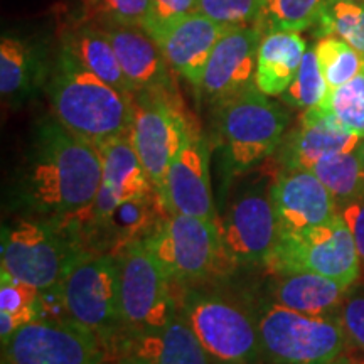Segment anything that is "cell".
Returning <instances> with one entry per match:
<instances>
[{
    "label": "cell",
    "instance_id": "1",
    "mask_svg": "<svg viewBox=\"0 0 364 364\" xmlns=\"http://www.w3.org/2000/svg\"><path fill=\"white\" fill-rule=\"evenodd\" d=\"M102 157L56 118L36 129L21 176V203L34 215L65 231L78 233L90 220L102 186Z\"/></svg>",
    "mask_w": 364,
    "mask_h": 364
},
{
    "label": "cell",
    "instance_id": "2",
    "mask_svg": "<svg viewBox=\"0 0 364 364\" xmlns=\"http://www.w3.org/2000/svg\"><path fill=\"white\" fill-rule=\"evenodd\" d=\"M54 118L95 147L130 134L134 97L85 68L61 46L48 81Z\"/></svg>",
    "mask_w": 364,
    "mask_h": 364
},
{
    "label": "cell",
    "instance_id": "3",
    "mask_svg": "<svg viewBox=\"0 0 364 364\" xmlns=\"http://www.w3.org/2000/svg\"><path fill=\"white\" fill-rule=\"evenodd\" d=\"M215 108L216 139L230 176L247 174L275 156L285 136L289 113L257 85Z\"/></svg>",
    "mask_w": 364,
    "mask_h": 364
},
{
    "label": "cell",
    "instance_id": "4",
    "mask_svg": "<svg viewBox=\"0 0 364 364\" xmlns=\"http://www.w3.org/2000/svg\"><path fill=\"white\" fill-rule=\"evenodd\" d=\"M66 317L105 343L124 336L120 268L113 253L81 248L59 287Z\"/></svg>",
    "mask_w": 364,
    "mask_h": 364
},
{
    "label": "cell",
    "instance_id": "5",
    "mask_svg": "<svg viewBox=\"0 0 364 364\" xmlns=\"http://www.w3.org/2000/svg\"><path fill=\"white\" fill-rule=\"evenodd\" d=\"M257 322L263 359L272 364H332L349 344L339 316H307L270 302Z\"/></svg>",
    "mask_w": 364,
    "mask_h": 364
},
{
    "label": "cell",
    "instance_id": "6",
    "mask_svg": "<svg viewBox=\"0 0 364 364\" xmlns=\"http://www.w3.org/2000/svg\"><path fill=\"white\" fill-rule=\"evenodd\" d=\"M73 233L44 220L21 218L2 228L0 270L2 275L36 287L41 292H58L73 258L80 252Z\"/></svg>",
    "mask_w": 364,
    "mask_h": 364
},
{
    "label": "cell",
    "instance_id": "7",
    "mask_svg": "<svg viewBox=\"0 0 364 364\" xmlns=\"http://www.w3.org/2000/svg\"><path fill=\"white\" fill-rule=\"evenodd\" d=\"M179 311L213 364H257L263 358L257 317L236 300L191 289Z\"/></svg>",
    "mask_w": 364,
    "mask_h": 364
},
{
    "label": "cell",
    "instance_id": "8",
    "mask_svg": "<svg viewBox=\"0 0 364 364\" xmlns=\"http://www.w3.org/2000/svg\"><path fill=\"white\" fill-rule=\"evenodd\" d=\"M172 284L194 285L223 272L221 235L218 221L169 215L157 231L144 240ZM228 265V263H226Z\"/></svg>",
    "mask_w": 364,
    "mask_h": 364
},
{
    "label": "cell",
    "instance_id": "9",
    "mask_svg": "<svg viewBox=\"0 0 364 364\" xmlns=\"http://www.w3.org/2000/svg\"><path fill=\"white\" fill-rule=\"evenodd\" d=\"M117 257L120 268L124 336L157 329L179 314V304L171 292L172 282L167 279L145 241H135Z\"/></svg>",
    "mask_w": 364,
    "mask_h": 364
},
{
    "label": "cell",
    "instance_id": "10",
    "mask_svg": "<svg viewBox=\"0 0 364 364\" xmlns=\"http://www.w3.org/2000/svg\"><path fill=\"white\" fill-rule=\"evenodd\" d=\"M268 268L272 273L306 270L351 287L361 272L356 243L341 213L302 235L280 236Z\"/></svg>",
    "mask_w": 364,
    "mask_h": 364
},
{
    "label": "cell",
    "instance_id": "11",
    "mask_svg": "<svg viewBox=\"0 0 364 364\" xmlns=\"http://www.w3.org/2000/svg\"><path fill=\"white\" fill-rule=\"evenodd\" d=\"M218 226L228 267H267L280 238L270 184H252L235 194Z\"/></svg>",
    "mask_w": 364,
    "mask_h": 364
},
{
    "label": "cell",
    "instance_id": "12",
    "mask_svg": "<svg viewBox=\"0 0 364 364\" xmlns=\"http://www.w3.org/2000/svg\"><path fill=\"white\" fill-rule=\"evenodd\" d=\"M2 364H103V344L70 318H38L4 341Z\"/></svg>",
    "mask_w": 364,
    "mask_h": 364
},
{
    "label": "cell",
    "instance_id": "13",
    "mask_svg": "<svg viewBox=\"0 0 364 364\" xmlns=\"http://www.w3.org/2000/svg\"><path fill=\"white\" fill-rule=\"evenodd\" d=\"M189 124L164 95L135 93L130 136L150 182L161 194L172 161L184 144Z\"/></svg>",
    "mask_w": 364,
    "mask_h": 364
},
{
    "label": "cell",
    "instance_id": "14",
    "mask_svg": "<svg viewBox=\"0 0 364 364\" xmlns=\"http://www.w3.org/2000/svg\"><path fill=\"white\" fill-rule=\"evenodd\" d=\"M167 215H186L216 223L206 142L198 132L189 129L184 144L167 171L159 194Z\"/></svg>",
    "mask_w": 364,
    "mask_h": 364
},
{
    "label": "cell",
    "instance_id": "15",
    "mask_svg": "<svg viewBox=\"0 0 364 364\" xmlns=\"http://www.w3.org/2000/svg\"><path fill=\"white\" fill-rule=\"evenodd\" d=\"M262 38L257 27L248 26L233 27L218 41L198 90L208 103L218 107L255 86Z\"/></svg>",
    "mask_w": 364,
    "mask_h": 364
},
{
    "label": "cell",
    "instance_id": "16",
    "mask_svg": "<svg viewBox=\"0 0 364 364\" xmlns=\"http://www.w3.org/2000/svg\"><path fill=\"white\" fill-rule=\"evenodd\" d=\"M280 236L302 235L334 220L339 206L312 171H282L270 184Z\"/></svg>",
    "mask_w": 364,
    "mask_h": 364
},
{
    "label": "cell",
    "instance_id": "17",
    "mask_svg": "<svg viewBox=\"0 0 364 364\" xmlns=\"http://www.w3.org/2000/svg\"><path fill=\"white\" fill-rule=\"evenodd\" d=\"M108 34L125 78L135 93L164 95L176 98V81L172 68L156 39L144 27L97 22Z\"/></svg>",
    "mask_w": 364,
    "mask_h": 364
},
{
    "label": "cell",
    "instance_id": "18",
    "mask_svg": "<svg viewBox=\"0 0 364 364\" xmlns=\"http://www.w3.org/2000/svg\"><path fill=\"white\" fill-rule=\"evenodd\" d=\"M230 29L233 27L223 26L196 11L150 36L162 49L172 71L199 90L213 49Z\"/></svg>",
    "mask_w": 364,
    "mask_h": 364
},
{
    "label": "cell",
    "instance_id": "19",
    "mask_svg": "<svg viewBox=\"0 0 364 364\" xmlns=\"http://www.w3.org/2000/svg\"><path fill=\"white\" fill-rule=\"evenodd\" d=\"M363 142L322 107L304 110L299 125L284 136L277 149L282 171H311L316 162L332 154L354 152ZM275 152V154H277Z\"/></svg>",
    "mask_w": 364,
    "mask_h": 364
},
{
    "label": "cell",
    "instance_id": "20",
    "mask_svg": "<svg viewBox=\"0 0 364 364\" xmlns=\"http://www.w3.org/2000/svg\"><path fill=\"white\" fill-rule=\"evenodd\" d=\"M120 348L140 364H213L181 311L162 327L124 336Z\"/></svg>",
    "mask_w": 364,
    "mask_h": 364
},
{
    "label": "cell",
    "instance_id": "21",
    "mask_svg": "<svg viewBox=\"0 0 364 364\" xmlns=\"http://www.w3.org/2000/svg\"><path fill=\"white\" fill-rule=\"evenodd\" d=\"M169 216L157 193L120 203L107 220L85 228L91 240L102 238L100 252L118 255L135 241L152 236L161 223Z\"/></svg>",
    "mask_w": 364,
    "mask_h": 364
},
{
    "label": "cell",
    "instance_id": "22",
    "mask_svg": "<svg viewBox=\"0 0 364 364\" xmlns=\"http://www.w3.org/2000/svg\"><path fill=\"white\" fill-rule=\"evenodd\" d=\"M351 287L314 272H275L270 287L272 302L307 316H339Z\"/></svg>",
    "mask_w": 364,
    "mask_h": 364
},
{
    "label": "cell",
    "instance_id": "23",
    "mask_svg": "<svg viewBox=\"0 0 364 364\" xmlns=\"http://www.w3.org/2000/svg\"><path fill=\"white\" fill-rule=\"evenodd\" d=\"M307 44L300 33L279 31L263 34L258 48L255 85L268 97H282L302 65Z\"/></svg>",
    "mask_w": 364,
    "mask_h": 364
},
{
    "label": "cell",
    "instance_id": "24",
    "mask_svg": "<svg viewBox=\"0 0 364 364\" xmlns=\"http://www.w3.org/2000/svg\"><path fill=\"white\" fill-rule=\"evenodd\" d=\"M102 157L105 186L118 201L142 198L157 193L140 162L130 134L115 136L97 145Z\"/></svg>",
    "mask_w": 364,
    "mask_h": 364
},
{
    "label": "cell",
    "instance_id": "25",
    "mask_svg": "<svg viewBox=\"0 0 364 364\" xmlns=\"http://www.w3.org/2000/svg\"><path fill=\"white\" fill-rule=\"evenodd\" d=\"M61 46L108 85L134 97L135 91L122 71L112 41L100 24L88 22L73 27L65 34Z\"/></svg>",
    "mask_w": 364,
    "mask_h": 364
},
{
    "label": "cell",
    "instance_id": "26",
    "mask_svg": "<svg viewBox=\"0 0 364 364\" xmlns=\"http://www.w3.org/2000/svg\"><path fill=\"white\" fill-rule=\"evenodd\" d=\"M43 63L31 44L14 36L0 41V93L9 102H22L43 81Z\"/></svg>",
    "mask_w": 364,
    "mask_h": 364
},
{
    "label": "cell",
    "instance_id": "27",
    "mask_svg": "<svg viewBox=\"0 0 364 364\" xmlns=\"http://www.w3.org/2000/svg\"><path fill=\"white\" fill-rule=\"evenodd\" d=\"M44 294L12 277L0 275V339L7 341L17 329L41 318Z\"/></svg>",
    "mask_w": 364,
    "mask_h": 364
},
{
    "label": "cell",
    "instance_id": "28",
    "mask_svg": "<svg viewBox=\"0 0 364 364\" xmlns=\"http://www.w3.org/2000/svg\"><path fill=\"white\" fill-rule=\"evenodd\" d=\"M311 171L334 196L339 208L364 196V164L358 150L327 156Z\"/></svg>",
    "mask_w": 364,
    "mask_h": 364
},
{
    "label": "cell",
    "instance_id": "29",
    "mask_svg": "<svg viewBox=\"0 0 364 364\" xmlns=\"http://www.w3.org/2000/svg\"><path fill=\"white\" fill-rule=\"evenodd\" d=\"M314 27L318 38H341L364 56L363 0H326Z\"/></svg>",
    "mask_w": 364,
    "mask_h": 364
},
{
    "label": "cell",
    "instance_id": "30",
    "mask_svg": "<svg viewBox=\"0 0 364 364\" xmlns=\"http://www.w3.org/2000/svg\"><path fill=\"white\" fill-rule=\"evenodd\" d=\"M326 0H263L255 27L262 34L292 31L302 33L316 26Z\"/></svg>",
    "mask_w": 364,
    "mask_h": 364
},
{
    "label": "cell",
    "instance_id": "31",
    "mask_svg": "<svg viewBox=\"0 0 364 364\" xmlns=\"http://www.w3.org/2000/svg\"><path fill=\"white\" fill-rule=\"evenodd\" d=\"M329 91L339 88L364 71V56L353 46L334 36L318 38L314 46Z\"/></svg>",
    "mask_w": 364,
    "mask_h": 364
},
{
    "label": "cell",
    "instance_id": "32",
    "mask_svg": "<svg viewBox=\"0 0 364 364\" xmlns=\"http://www.w3.org/2000/svg\"><path fill=\"white\" fill-rule=\"evenodd\" d=\"M327 95H329V86L318 65L317 54L314 49H307L297 76L282 95V100L290 107L311 110V108L322 107Z\"/></svg>",
    "mask_w": 364,
    "mask_h": 364
},
{
    "label": "cell",
    "instance_id": "33",
    "mask_svg": "<svg viewBox=\"0 0 364 364\" xmlns=\"http://www.w3.org/2000/svg\"><path fill=\"white\" fill-rule=\"evenodd\" d=\"M322 108L344 129L364 139V71L346 85L329 91Z\"/></svg>",
    "mask_w": 364,
    "mask_h": 364
},
{
    "label": "cell",
    "instance_id": "34",
    "mask_svg": "<svg viewBox=\"0 0 364 364\" xmlns=\"http://www.w3.org/2000/svg\"><path fill=\"white\" fill-rule=\"evenodd\" d=\"M263 0H198V12L228 27L255 26Z\"/></svg>",
    "mask_w": 364,
    "mask_h": 364
},
{
    "label": "cell",
    "instance_id": "35",
    "mask_svg": "<svg viewBox=\"0 0 364 364\" xmlns=\"http://www.w3.org/2000/svg\"><path fill=\"white\" fill-rule=\"evenodd\" d=\"M98 22L147 27L152 0H85Z\"/></svg>",
    "mask_w": 364,
    "mask_h": 364
},
{
    "label": "cell",
    "instance_id": "36",
    "mask_svg": "<svg viewBox=\"0 0 364 364\" xmlns=\"http://www.w3.org/2000/svg\"><path fill=\"white\" fill-rule=\"evenodd\" d=\"M339 317L349 344L364 353V290L351 292L349 289L348 297L341 307Z\"/></svg>",
    "mask_w": 364,
    "mask_h": 364
},
{
    "label": "cell",
    "instance_id": "37",
    "mask_svg": "<svg viewBox=\"0 0 364 364\" xmlns=\"http://www.w3.org/2000/svg\"><path fill=\"white\" fill-rule=\"evenodd\" d=\"M198 11V0H152L149 24L145 27L149 34L161 27L172 24Z\"/></svg>",
    "mask_w": 364,
    "mask_h": 364
},
{
    "label": "cell",
    "instance_id": "38",
    "mask_svg": "<svg viewBox=\"0 0 364 364\" xmlns=\"http://www.w3.org/2000/svg\"><path fill=\"white\" fill-rule=\"evenodd\" d=\"M339 213L351 230L358 255L361 258V263H364V196L341 206Z\"/></svg>",
    "mask_w": 364,
    "mask_h": 364
},
{
    "label": "cell",
    "instance_id": "39",
    "mask_svg": "<svg viewBox=\"0 0 364 364\" xmlns=\"http://www.w3.org/2000/svg\"><path fill=\"white\" fill-rule=\"evenodd\" d=\"M112 364H140V363H136L135 359H132V358H120L118 361L112 363Z\"/></svg>",
    "mask_w": 364,
    "mask_h": 364
},
{
    "label": "cell",
    "instance_id": "40",
    "mask_svg": "<svg viewBox=\"0 0 364 364\" xmlns=\"http://www.w3.org/2000/svg\"><path fill=\"white\" fill-rule=\"evenodd\" d=\"M358 154H359V157H361V161H363V164H364V139H363L361 145H359V149H358Z\"/></svg>",
    "mask_w": 364,
    "mask_h": 364
},
{
    "label": "cell",
    "instance_id": "41",
    "mask_svg": "<svg viewBox=\"0 0 364 364\" xmlns=\"http://www.w3.org/2000/svg\"><path fill=\"white\" fill-rule=\"evenodd\" d=\"M332 364H349V361H348V359H339V361H336V363H332Z\"/></svg>",
    "mask_w": 364,
    "mask_h": 364
},
{
    "label": "cell",
    "instance_id": "42",
    "mask_svg": "<svg viewBox=\"0 0 364 364\" xmlns=\"http://www.w3.org/2000/svg\"><path fill=\"white\" fill-rule=\"evenodd\" d=\"M351 364H364V361H359V363H351Z\"/></svg>",
    "mask_w": 364,
    "mask_h": 364
},
{
    "label": "cell",
    "instance_id": "43",
    "mask_svg": "<svg viewBox=\"0 0 364 364\" xmlns=\"http://www.w3.org/2000/svg\"><path fill=\"white\" fill-rule=\"evenodd\" d=\"M363 2H364V0H363Z\"/></svg>",
    "mask_w": 364,
    "mask_h": 364
},
{
    "label": "cell",
    "instance_id": "44",
    "mask_svg": "<svg viewBox=\"0 0 364 364\" xmlns=\"http://www.w3.org/2000/svg\"><path fill=\"white\" fill-rule=\"evenodd\" d=\"M349 364H351V363H349Z\"/></svg>",
    "mask_w": 364,
    "mask_h": 364
}]
</instances>
